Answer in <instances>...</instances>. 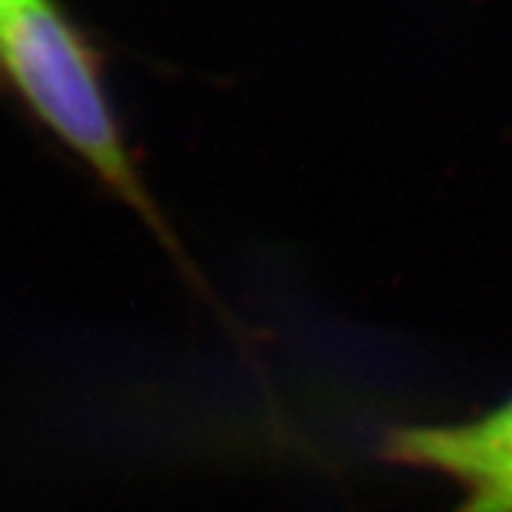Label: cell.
I'll return each mask as SVG.
<instances>
[{"instance_id":"cell-1","label":"cell","mask_w":512,"mask_h":512,"mask_svg":"<svg viewBox=\"0 0 512 512\" xmlns=\"http://www.w3.org/2000/svg\"><path fill=\"white\" fill-rule=\"evenodd\" d=\"M0 92L20 103L111 197L146 222L168 256L200 288V276L185 259L180 239L148 191L134 148L128 146L106 83V55L60 0L0 3Z\"/></svg>"},{"instance_id":"cell-2","label":"cell","mask_w":512,"mask_h":512,"mask_svg":"<svg viewBox=\"0 0 512 512\" xmlns=\"http://www.w3.org/2000/svg\"><path fill=\"white\" fill-rule=\"evenodd\" d=\"M384 456L458 481L464 498L456 512H512V399L464 424L399 427Z\"/></svg>"},{"instance_id":"cell-3","label":"cell","mask_w":512,"mask_h":512,"mask_svg":"<svg viewBox=\"0 0 512 512\" xmlns=\"http://www.w3.org/2000/svg\"><path fill=\"white\" fill-rule=\"evenodd\" d=\"M0 3H3V0H0Z\"/></svg>"}]
</instances>
